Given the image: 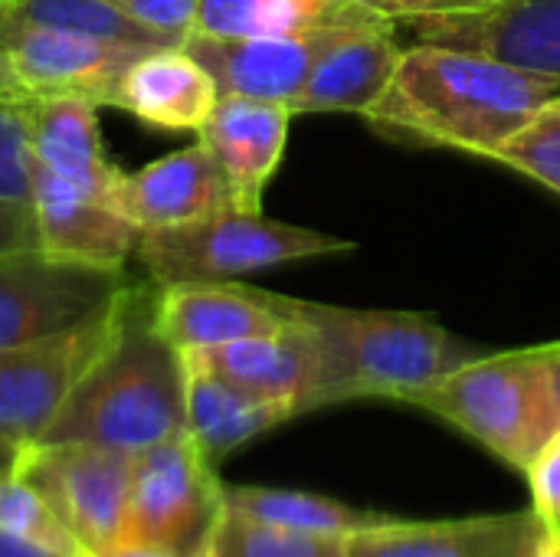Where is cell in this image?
<instances>
[{"instance_id":"9","label":"cell","mask_w":560,"mask_h":557,"mask_svg":"<svg viewBox=\"0 0 560 557\" xmlns=\"http://www.w3.org/2000/svg\"><path fill=\"white\" fill-rule=\"evenodd\" d=\"M128 286V272L59 259L39 246L0 253V351L95 318Z\"/></svg>"},{"instance_id":"11","label":"cell","mask_w":560,"mask_h":557,"mask_svg":"<svg viewBox=\"0 0 560 557\" xmlns=\"http://www.w3.org/2000/svg\"><path fill=\"white\" fill-rule=\"evenodd\" d=\"M36 246L49 256L125 272L141 230L115 207V187H89L33 167Z\"/></svg>"},{"instance_id":"5","label":"cell","mask_w":560,"mask_h":557,"mask_svg":"<svg viewBox=\"0 0 560 557\" xmlns=\"http://www.w3.org/2000/svg\"><path fill=\"white\" fill-rule=\"evenodd\" d=\"M354 250L351 240L318 230L266 220L262 213L226 210L207 220L144 230L138 263L154 286L171 282H226L249 272H266L285 263Z\"/></svg>"},{"instance_id":"38","label":"cell","mask_w":560,"mask_h":557,"mask_svg":"<svg viewBox=\"0 0 560 557\" xmlns=\"http://www.w3.org/2000/svg\"><path fill=\"white\" fill-rule=\"evenodd\" d=\"M105 557H177L167 552H154V548H141V545H118L115 552H108Z\"/></svg>"},{"instance_id":"8","label":"cell","mask_w":560,"mask_h":557,"mask_svg":"<svg viewBox=\"0 0 560 557\" xmlns=\"http://www.w3.org/2000/svg\"><path fill=\"white\" fill-rule=\"evenodd\" d=\"M16 476L49 502L85 557H105L125 542L135 453L95 443H26Z\"/></svg>"},{"instance_id":"33","label":"cell","mask_w":560,"mask_h":557,"mask_svg":"<svg viewBox=\"0 0 560 557\" xmlns=\"http://www.w3.org/2000/svg\"><path fill=\"white\" fill-rule=\"evenodd\" d=\"M26 246H36L33 213L0 204V253H13Z\"/></svg>"},{"instance_id":"21","label":"cell","mask_w":560,"mask_h":557,"mask_svg":"<svg viewBox=\"0 0 560 557\" xmlns=\"http://www.w3.org/2000/svg\"><path fill=\"white\" fill-rule=\"evenodd\" d=\"M180 361H184L187 433L213 466L226 460L233 450L246 446L249 440L295 417L285 404L259 401L240 391L236 384L223 381L194 351H180Z\"/></svg>"},{"instance_id":"36","label":"cell","mask_w":560,"mask_h":557,"mask_svg":"<svg viewBox=\"0 0 560 557\" xmlns=\"http://www.w3.org/2000/svg\"><path fill=\"white\" fill-rule=\"evenodd\" d=\"M0 557H62V555H56V552H49V548H43V545H36V542H26V538L10 535V532H3V529H0Z\"/></svg>"},{"instance_id":"32","label":"cell","mask_w":560,"mask_h":557,"mask_svg":"<svg viewBox=\"0 0 560 557\" xmlns=\"http://www.w3.org/2000/svg\"><path fill=\"white\" fill-rule=\"evenodd\" d=\"M390 23H410L423 16H459L495 7L499 0H358Z\"/></svg>"},{"instance_id":"26","label":"cell","mask_w":560,"mask_h":557,"mask_svg":"<svg viewBox=\"0 0 560 557\" xmlns=\"http://www.w3.org/2000/svg\"><path fill=\"white\" fill-rule=\"evenodd\" d=\"M210 557H348V538L295 532L226 509L217 525Z\"/></svg>"},{"instance_id":"13","label":"cell","mask_w":560,"mask_h":557,"mask_svg":"<svg viewBox=\"0 0 560 557\" xmlns=\"http://www.w3.org/2000/svg\"><path fill=\"white\" fill-rule=\"evenodd\" d=\"M404 30L413 43L486 53L560 82V0H499L479 13L410 20Z\"/></svg>"},{"instance_id":"6","label":"cell","mask_w":560,"mask_h":557,"mask_svg":"<svg viewBox=\"0 0 560 557\" xmlns=\"http://www.w3.org/2000/svg\"><path fill=\"white\" fill-rule=\"evenodd\" d=\"M223 512V483L184 430L135 453L121 545H141L177 557H210Z\"/></svg>"},{"instance_id":"10","label":"cell","mask_w":560,"mask_h":557,"mask_svg":"<svg viewBox=\"0 0 560 557\" xmlns=\"http://www.w3.org/2000/svg\"><path fill=\"white\" fill-rule=\"evenodd\" d=\"M292 322V299L253 286L171 282L151 299V325L174 351L220 348L256 335H272Z\"/></svg>"},{"instance_id":"17","label":"cell","mask_w":560,"mask_h":557,"mask_svg":"<svg viewBox=\"0 0 560 557\" xmlns=\"http://www.w3.org/2000/svg\"><path fill=\"white\" fill-rule=\"evenodd\" d=\"M194 355L223 381L259 401L285 404L295 417L308 414L312 407V394L318 384V341L315 332L299 318L295 299L292 322L285 328L220 348H200Z\"/></svg>"},{"instance_id":"3","label":"cell","mask_w":560,"mask_h":557,"mask_svg":"<svg viewBox=\"0 0 560 557\" xmlns=\"http://www.w3.org/2000/svg\"><path fill=\"white\" fill-rule=\"evenodd\" d=\"M295 312L318 341V384L308 410L364 397L400 401L479 358L476 348L450 335L430 315L364 312L299 299Z\"/></svg>"},{"instance_id":"16","label":"cell","mask_w":560,"mask_h":557,"mask_svg":"<svg viewBox=\"0 0 560 557\" xmlns=\"http://www.w3.org/2000/svg\"><path fill=\"white\" fill-rule=\"evenodd\" d=\"M292 108L282 102L220 95L197 131L223 167L240 213H262V194L282 164Z\"/></svg>"},{"instance_id":"39","label":"cell","mask_w":560,"mask_h":557,"mask_svg":"<svg viewBox=\"0 0 560 557\" xmlns=\"http://www.w3.org/2000/svg\"><path fill=\"white\" fill-rule=\"evenodd\" d=\"M538 121H548V125H560V98L555 105H548L541 115H538Z\"/></svg>"},{"instance_id":"12","label":"cell","mask_w":560,"mask_h":557,"mask_svg":"<svg viewBox=\"0 0 560 557\" xmlns=\"http://www.w3.org/2000/svg\"><path fill=\"white\" fill-rule=\"evenodd\" d=\"M0 49L10 56L20 82L33 98L79 95L95 105H112L121 72L148 49L121 46L95 36L59 33L43 26L0 30Z\"/></svg>"},{"instance_id":"30","label":"cell","mask_w":560,"mask_h":557,"mask_svg":"<svg viewBox=\"0 0 560 557\" xmlns=\"http://www.w3.org/2000/svg\"><path fill=\"white\" fill-rule=\"evenodd\" d=\"M532 483V509L541 525L560 542V430L545 443V450L528 466Z\"/></svg>"},{"instance_id":"28","label":"cell","mask_w":560,"mask_h":557,"mask_svg":"<svg viewBox=\"0 0 560 557\" xmlns=\"http://www.w3.org/2000/svg\"><path fill=\"white\" fill-rule=\"evenodd\" d=\"M0 204L33 213V98H0Z\"/></svg>"},{"instance_id":"7","label":"cell","mask_w":560,"mask_h":557,"mask_svg":"<svg viewBox=\"0 0 560 557\" xmlns=\"http://www.w3.org/2000/svg\"><path fill=\"white\" fill-rule=\"evenodd\" d=\"M138 286H128L95 318L0 351V437L26 446L52 427L79 381L118 338Z\"/></svg>"},{"instance_id":"23","label":"cell","mask_w":560,"mask_h":557,"mask_svg":"<svg viewBox=\"0 0 560 557\" xmlns=\"http://www.w3.org/2000/svg\"><path fill=\"white\" fill-rule=\"evenodd\" d=\"M92 98H33V167L89 187H115L118 167L105 158Z\"/></svg>"},{"instance_id":"25","label":"cell","mask_w":560,"mask_h":557,"mask_svg":"<svg viewBox=\"0 0 560 557\" xmlns=\"http://www.w3.org/2000/svg\"><path fill=\"white\" fill-rule=\"evenodd\" d=\"M10 26H43V30L79 33V36H95V39L141 46V49L184 46L174 36H164L158 30L128 20L105 0H0V30Z\"/></svg>"},{"instance_id":"2","label":"cell","mask_w":560,"mask_h":557,"mask_svg":"<svg viewBox=\"0 0 560 557\" xmlns=\"http://www.w3.org/2000/svg\"><path fill=\"white\" fill-rule=\"evenodd\" d=\"M151 299L135 289L118 338L79 381L39 443H95L138 453L187 430L184 361L154 332Z\"/></svg>"},{"instance_id":"27","label":"cell","mask_w":560,"mask_h":557,"mask_svg":"<svg viewBox=\"0 0 560 557\" xmlns=\"http://www.w3.org/2000/svg\"><path fill=\"white\" fill-rule=\"evenodd\" d=\"M0 529L10 535H20L26 542H36L56 555L85 557L79 542L69 535V529L49 509V502L16 473L0 476Z\"/></svg>"},{"instance_id":"15","label":"cell","mask_w":560,"mask_h":557,"mask_svg":"<svg viewBox=\"0 0 560 557\" xmlns=\"http://www.w3.org/2000/svg\"><path fill=\"white\" fill-rule=\"evenodd\" d=\"M354 30V26H345ZM345 30H322L308 36H200L190 33L184 49L213 76L220 95H246L289 105L308 79L315 59Z\"/></svg>"},{"instance_id":"19","label":"cell","mask_w":560,"mask_h":557,"mask_svg":"<svg viewBox=\"0 0 560 557\" xmlns=\"http://www.w3.org/2000/svg\"><path fill=\"white\" fill-rule=\"evenodd\" d=\"M541 519L532 512L453 522H387L348 538V557H532Z\"/></svg>"},{"instance_id":"20","label":"cell","mask_w":560,"mask_h":557,"mask_svg":"<svg viewBox=\"0 0 560 557\" xmlns=\"http://www.w3.org/2000/svg\"><path fill=\"white\" fill-rule=\"evenodd\" d=\"M217 98L213 76L184 46L141 53L112 92L115 108L161 131H200Z\"/></svg>"},{"instance_id":"37","label":"cell","mask_w":560,"mask_h":557,"mask_svg":"<svg viewBox=\"0 0 560 557\" xmlns=\"http://www.w3.org/2000/svg\"><path fill=\"white\" fill-rule=\"evenodd\" d=\"M20 453H23V446H20V443H13V440L0 437V476L16 473V466H20Z\"/></svg>"},{"instance_id":"18","label":"cell","mask_w":560,"mask_h":557,"mask_svg":"<svg viewBox=\"0 0 560 557\" xmlns=\"http://www.w3.org/2000/svg\"><path fill=\"white\" fill-rule=\"evenodd\" d=\"M397 23L354 26L338 33L315 59L299 95L289 102L292 115L312 112H358L364 115L390 85L404 56Z\"/></svg>"},{"instance_id":"29","label":"cell","mask_w":560,"mask_h":557,"mask_svg":"<svg viewBox=\"0 0 560 557\" xmlns=\"http://www.w3.org/2000/svg\"><path fill=\"white\" fill-rule=\"evenodd\" d=\"M489 161H499L525 177L545 184L548 190L560 194V125L535 121L505 144H499Z\"/></svg>"},{"instance_id":"1","label":"cell","mask_w":560,"mask_h":557,"mask_svg":"<svg viewBox=\"0 0 560 557\" xmlns=\"http://www.w3.org/2000/svg\"><path fill=\"white\" fill-rule=\"evenodd\" d=\"M558 98V79L486 53L413 43L364 118L397 138L489 158Z\"/></svg>"},{"instance_id":"35","label":"cell","mask_w":560,"mask_h":557,"mask_svg":"<svg viewBox=\"0 0 560 557\" xmlns=\"http://www.w3.org/2000/svg\"><path fill=\"white\" fill-rule=\"evenodd\" d=\"M0 98H13V102H30L33 95H30V89L20 82V76H16V69H13V62H10V56L0 49Z\"/></svg>"},{"instance_id":"34","label":"cell","mask_w":560,"mask_h":557,"mask_svg":"<svg viewBox=\"0 0 560 557\" xmlns=\"http://www.w3.org/2000/svg\"><path fill=\"white\" fill-rule=\"evenodd\" d=\"M541 368H545V384H548V401H551V417L560 430V341L541 345Z\"/></svg>"},{"instance_id":"31","label":"cell","mask_w":560,"mask_h":557,"mask_svg":"<svg viewBox=\"0 0 560 557\" xmlns=\"http://www.w3.org/2000/svg\"><path fill=\"white\" fill-rule=\"evenodd\" d=\"M105 3L125 13L128 20L158 30L164 36H174L180 43L194 33L197 0H105Z\"/></svg>"},{"instance_id":"14","label":"cell","mask_w":560,"mask_h":557,"mask_svg":"<svg viewBox=\"0 0 560 557\" xmlns=\"http://www.w3.org/2000/svg\"><path fill=\"white\" fill-rule=\"evenodd\" d=\"M115 207L141 233L236 210L223 167L203 141L164 154L135 174L121 171L115 184Z\"/></svg>"},{"instance_id":"22","label":"cell","mask_w":560,"mask_h":557,"mask_svg":"<svg viewBox=\"0 0 560 557\" xmlns=\"http://www.w3.org/2000/svg\"><path fill=\"white\" fill-rule=\"evenodd\" d=\"M390 23L358 0H197L200 36H308L322 30Z\"/></svg>"},{"instance_id":"24","label":"cell","mask_w":560,"mask_h":557,"mask_svg":"<svg viewBox=\"0 0 560 557\" xmlns=\"http://www.w3.org/2000/svg\"><path fill=\"white\" fill-rule=\"evenodd\" d=\"M226 509H236L249 519L312 532V535H331V538H354L361 532L381 529L394 522L381 512H364L345 502H335L328 496L295 492V489H266V486H223Z\"/></svg>"},{"instance_id":"4","label":"cell","mask_w":560,"mask_h":557,"mask_svg":"<svg viewBox=\"0 0 560 557\" xmlns=\"http://www.w3.org/2000/svg\"><path fill=\"white\" fill-rule=\"evenodd\" d=\"M400 404L446 420L518 473H528L558 433L538 348L479 355L404 394Z\"/></svg>"}]
</instances>
